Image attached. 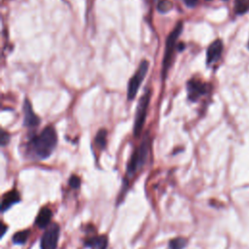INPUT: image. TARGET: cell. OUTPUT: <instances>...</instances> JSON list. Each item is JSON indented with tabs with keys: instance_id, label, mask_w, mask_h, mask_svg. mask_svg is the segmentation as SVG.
Instances as JSON below:
<instances>
[{
	"instance_id": "cell-1",
	"label": "cell",
	"mask_w": 249,
	"mask_h": 249,
	"mask_svg": "<svg viewBox=\"0 0 249 249\" xmlns=\"http://www.w3.org/2000/svg\"><path fill=\"white\" fill-rule=\"evenodd\" d=\"M57 144V134L52 125L46 126L38 135L27 143V152L35 160H46L54 151Z\"/></svg>"
},
{
	"instance_id": "cell-2",
	"label": "cell",
	"mask_w": 249,
	"mask_h": 249,
	"mask_svg": "<svg viewBox=\"0 0 249 249\" xmlns=\"http://www.w3.org/2000/svg\"><path fill=\"white\" fill-rule=\"evenodd\" d=\"M150 148H151V140L148 134H146L141 144L133 151L129 159V161L126 166L125 179H124V182H125V184L123 186V193L121 196H123L124 191L127 187V180L132 178L146 164L149 154H150Z\"/></svg>"
},
{
	"instance_id": "cell-3",
	"label": "cell",
	"mask_w": 249,
	"mask_h": 249,
	"mask_svg": "<svg viewBox=\"0 0 249 249\" xmlns=\"http://www.w3.org/2000/svg\"><path fill=\"white\" fill-rule=\"evenodd\" d=\"M183 29V22L179 21L176 26L174 27V29L169 33L167 39H166V43H165V49H164V54L162 57V65H161V76H162V80L165 79L167 72L170 68V65L172 63V59H173V55L175 53V50L178 49L177 46V40L182 32Z\"/></svg>"
},
{
	"instance_id": "cell-4",
	"label": "cell",
	"mask_w": 249,
	"mask_h": 249,
	"mask_svg": "<svg viewBox=\"0 0 249 249\" xmlns=\"http://www.w3.org/2000/svg\"><path fill=\"white\" fill-rule=\"evenodd\" d=\"M151 100V89H146L144 94L140 98L137 109H136V114H135V119H134V126H133V134L134 136H139L142 128L144 126L146 117H147V111L149 108Z\"/></svg>"
},
{
	"instance_id": "cell-5",
	"label": "cell",
	"mask_w": 249,
	"mask_h": 249,
	"mask_svg": "<svg viewBox=\"0 0 249 249\" xmlns=\"http://www.w3.org/2000/svg\"><path fill=\"white\" fill-rule=\"evenodd\" d=\"M149 69V61L147 60H142L139 64L138 69L136 70L135 74L130 78L128 82V87H127V99L128 100H133L134 97L136 96L139 87L141 83L143 82L147 72Z\"/></svg>"
},
{
	"instance_id": "cell-6",
	"label": "cell",
	"mask_w": 249,
	"mask_h": 249,
	"mask_svg": "<svg viewBox=\"0 0 249 249\" xmlns=\"http://www.w3.org/2000/svg\"><path fill=\"white\" fill-rule=\"evenodd\" d=\"M59 226L57 224L50 225L40 240V249H56L59 238Z\"/></svg>"
},
{
	"instance_id": "cell-7",
	"label": "cell",
	"mask_w": 249,
	"mask_h": 249,
	"mask_svg": "<svg viewBox=\"0 0 249 249\" xmlns=\"http://www.w3.org/2000/svg\"><path fill=\"white\" fill-rule=\"evenodd\" d=\"M209 90L207 84L197 79H192L187 83V94L189 100L195 102L197 101L201 96L205 95Z\"/></svg>"
},
{
	"instance_id": "cell-8",
	"label": "cell",
	"mask_w": 249,
	"mask_h": 249,
	"mask_svg": "<svg viewBox=\"0 0 249 249\" xmlns=\"http://www.w3.org/2000/svg\"><path fill=\"white\" fill-rule=\"evenodd\" d=\"M23 110V124L26 127H35L40 124V118L35 114L31 103L25 99L22 106Z\"/></svg>"
},
{
	"instance_id": "cell-9",
	"label": "cell",
	"mask_w": 249,
	"mask_h": 249,
	"mask_svg": "<svg viewBox=\"0 0 249 249\" xmlns=\"http://www.w3.org/2000/svg\"><path fill=\"white\" fill-rule=\"evenodd\" d=\"M223 53V42L220 39L213 41L206 51V63L207 65H211L217 62Z\"/></svg>"
},
{
	"instance_id": "cell-10",
	"label": "cell",
	"mask_w": 249,
	"mask_h": 249,
	"mask_svg": "<svg viewBox=\"0 0 249 249\" xmlns=\"http://www.w3.org/2000/svg\"><path fill=\"white\" fill-rule=\"evenodd\" d=\"M19 201H20L19 193L16 189H14L12 191H9L2 197V203H1V211H2V213L6 212L14 204H16V203H18Z\"/></svg>"
},
{
	"instance_id": "cell-11",
	"label": "cell",
	"mask_w": 249,
	"mask_h": 249,
	"mask_svg": "<svg viewBox=\"0 0 249 249\" xmlns=\"http://www.w3.org/2000/svg\"><path fill=\"white\" fill-rule=\"evenodd\" d=\"M53 217V212L49 207H43L41 210L38 212L36 218H35V225L39 229H45L48 228L51 220Z\"/></svg>"
},
{
	"instance_id": "cell-12",
	"label": "cell",
	"mask_w": 249,
	"mask_h": 249,
	"mask_svg": "<svg viewBox=\"0 0 249 249\" xmlns=\"http://www.w3.org/2000/svg\"><path fill=\"white\" fill-rule=\"evenodd\" d=\"M85 246L92 249H106L108 238L106 235H92L85 240Z\"/></svg>"
},
{
	"instance_id": "cell-13",
	"label": "cell",
	"mask_w": 249,
	"mask_h": 249,
	"mask_svg": "<svg viewBox=\"0 0 249 249\" xmlns=\"http://www.w3.org/2000/svg\"><path fill=\"white\" fill-rule=\"evenodd\" d=\"M30 235V231L29 230H23V231H19L18 232H16L13 237H12V241L14 244L16 245H22L24 244L28 237Z\"/></svg>"
},
{
	"instance_id": "cell-14",
	"label": "cell",
	"mask_w": 249,
	"mask_h": 249,
	"mask_svg": "<svg viewBox=\"0 0 249 249\" xmlns=\"http://www.w3.org/2000/svg\"><path fill=\"white\" fill-rule=\"evenodd\" d=\"M233 11L238 16L247 13L249 11V0H234Z\"/></svg>"
},
{
	"instance_id": "cell-15",
	"label": "cell",
	"mask_w": 249,
	"mask_h": 249,
	"mask_svg": "<svg viewBox=\"0 0 249 249\" xmlns=\"http://www.w3.org/2000/svg\"><path fill=\"white\" fill-rule=\"evenodd\" d=\"M188 244V239L182 236L172 238L168 243V249H184Z\"/></svg>"
},
{
	"instance_id": "cell-16",
	"label": "cell",
	"mask_w": 249,
	"mask_h": 249,
	"mask_svg": "<svg viewBox=\"0 0 249 249\" xmlns=\"http://www.w3.org/2000/svg\"><path fill=\"white\" fill-rule=\"evenodd\" d=\"M106 136H107V130L106 129H99L96 136H95L94 142H95L96 146L101 150L106 147Z\"/></svg>"
},
{
	"instance_id": "cell-17",
	"label": "cell",
	"mask_w": 249,
	"mask_h": 249,
	"mask_svg": "<svg viewBox=\"0 0 249 249\" xmlns=\"http://www.w3.org/2000/svg\"><path fill=\"white\" fill-rule=\"evenodd\" d=\"M157 8L160 13H166L172 8V3L169 0H161L159 2Z\"/></svg>"
},
{
	"instance_id": "cell-18",
	"label": "cell",
	"mask_w": 249,
	"mask_h": 249,
	"mask_svg": "<svg viewBox=\"0 0 249 249\" xmlns=\"http://www.w3.org/2000/svg\"><path fill=\"white\" fill-rule=\"evenodd\" d=\"M68 183H69V186H70L72 189L78 190V189L80 188V186H81V179H80L77 175H74V174H73V175L70 176Z\"/></svg>"
},
{
	"instance_id": "cell-19",
	"label": "cell",
	"mask_w": 249,
	"mask_h": 249,
	"mask_svg": "<svg viewBox=\"0 0 249 249\" xmlns=\"http://www.w3.org/2000/svg\"><path fill=\"white\" fill-rule=\"evenodd\" d=\"M9 139H10L9 134L3 130V131L1 132V145H2V146H5L6 144H8Z\"/></svg>"
},
{
	"instance_id": "cell-20",
	"label": "cell",
	"mask_w": 249,
	"mask_h": 249,
	"mask_svg": "<svg viewBox=\"0 0 249 249\" xmlns=\"http://www.w3.org/2000/svg\"><path fill=\"white\" fill-rule=\"evenodd\" d=\"M184 2L188 7H195L197 3V0H184Z\"/></svg>"
},
{
	"instance_id": "cell-21",
	"label": "cell",
	"mask_w": 249,
	"mask_h": 249,
	"mask_svg": "<svg viewBox=\"0 0 249 249\" xmlns=\"http://www.w3.org/2000/svg\"><path fill=\"white\" fill-rule=\"evenodd\" d=\"M7 229H8V227H7L5 224H3V225H2V231H1V236H3V235L6 233Z\"/></svg>"
},
{
	"instance_id": "cell-22",
	"label": "cell",
	"mask_w": 249,
	"mask_h": 249,
	"mask_svg": "<svg viewBox=\"0 0 249 249\" xmlns=\"http://www.w3.org/2000/svg\"><path fill=\"white\" fill-rule=\"evenodd\" d=\"M206 1H210V0H206ZM224 1H226V0H224Z\"/></svg>"
},
{
	"instance_id": "cell-23",
	"label": "cell",
	"mask_w": 249,
	"mask_h": 249,
	"mask_svg": "<svg viewBox=\"0 0 249 249\" xmlns=\"http://www.w3.org/2000/svg\"><path fill=\"white\" fill-rule=\"evenodd\" d=\"M248 48H249V42H248Z\"/></svg>"
}]
</instances>
